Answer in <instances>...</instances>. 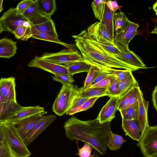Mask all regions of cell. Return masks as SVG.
I'll list each match as a JSON object with an SVG mask.
<instances>
[{"label":"cell","mask_w":157,"mask_h":157,"mask_svg":"<svg viewBox=\"0 0 157 157\" xmlns=\"http://www.w3.org/2000/svg\"><path fill=\"white\" fill-rule=\"evenodd\" d=\"M111 121L101 123L97 118L83 121L72 116L64 123L67 137L71 141L81 140L90 144L94 150L93 154L104 155L111 130Z\"/></svg>","instance_id":"6da1fadb"},{"label":"cell","mask_w":157,"mask_h":157,"mask_svg":"<svg viewBox=\"0 0 157 157\" xmlns=\"http://www.w3.org/2000/svg\"><path fill=\"white\" fill-rule=\"evenodd\" d=\"M76 46L82 59L87 64L99 69L106 68L130 70L138 69L109 54L96 44L88 34L82 30L78 35H73Z\"/></svg>","instance_id":"7a4b0ae2"},{"label":"cell","mask_w":157,"mask_h":157,"mask_svg":"<svg viewBox=\"0 0 157 157\" xmlns=\"http://www.w3.org/2000/svg\"><path fill=\"white\" fill-rule=\"evenodd\" d=\"M4 142L13 157H29L31 153L24 140L11 123L3 121Z\"/></svg>","instance_id":"3957f363"},{"label":"cell","mask_w":157,"mask_h":157,"mask_svg":"<svg viewBox=\"0 0 157 157\" xmlns=\"http://www.w3.org/2000/svg\"><path fill=\"white\" fill-rule=\"evenodd\" d=\"M80 88L73 84H63L53 104V112L62 116L70 109L74 99L78 95Z\"/></svg>","instance_id":"277c9868"},{"label":"cell","mask_w":157,"mask_h":157,"mask_svg":"<svg viewBox=\"0 0 157 157\" xmlns=\"http://www.w3.org/2000/svg\"><path fill=\"white\" fill-rule=\"evenodd\" d=\"M40 57L47 61L58 64L68 65L84 61L80 53L75 48L62 49L57 52L45 53Z\"/></svg>","instance_id":"5b68a950"},{"label":"cell","mask_w":157,"mask_h":157,"mask_svg":"<svg viewBox=\"0 0 157 157\" xmlns=\"http://www.w3.org/2000/svg\"><path fill=\"white\" fill-rule=\"evenodd\" d=\"M138 142L144 157H157V126L148 125Z\"/></svg>","instance_id":"8992f818"},{"label":"cell","mask_w":157,"mask_h":157,"mask_svg":"<svg viewBox=\"0 0 157 157\" xmlns=\"http://www.w3.org/2000/svg\"><path fill=\"white\" fill-rule=\"evenodd\" d=\"M0 24L3 31L13 34V32L20 25L31 27V22L22 14L17 15L16 8L11 7L4 12L0 18Z\"/></svg>","instance_id":"52a82bcc"},{"label":"cell","mask_w":157,"mask_h":157,"mask_svg":"<svg viewBox=\"0 0 157 157\" xmlns=\"http://www.w3.org/2000/svg\"><path fill=\"white\" fill-rule=\"evenodd\" d=\"M29 67H36L52 73L70 75L67 67L64 65L55 63L36 56L28 64Z\"/></svg>","instance_id":"ba28073f"},{"label":"cell","mask_w":157,"mask_h":157,"mask_svg":"<svg viewBox=\"0 0 157 157\" xmlns=\"http://www.w3.org/2000/svg\"><path fill=\"white\" fill-rule=\"evenodd\" d=\"M44 114L38 113L10 123L12 124L24 141L29 132L43 118Z\"/></svg>","instance_id":"9c48e42d"},{"label":"cell","mask_w":157,"mask_h":157,"mask_svg":"<svg viewBox=\"0 0 157 157\" xmlns=\"http://www.w3.org/2000/svg\"><path fill=\"white\" fill-rule=\"evenodd\" d=\"M56 119V116L54 114L44 115L27 134L24 140L26 145L28 146Z\"/></svg>","instance_id":"30bf717a"},{"label":"cell","mask_w":157,"mask_h":157,"mask_svg":"<svg viewBox=\"0 0 157 157\" xmlns=\"http://www.w3.org/2000/svg\"><path fill=\"white\" fill-rule=\"evenodd\" d=\"M47 113L43 107L39 105L22 106L19 109L10 115L4 121L12 122L38 113H44L45 114Z\"/></svg>","instance_id":"8fae6325"},{"label":"cell","mask_w":157,"mask_h":157,"mask_svg":"<svg viewBox=\"0 0 157 157\" xmlns=\"http://www.w3.org/2000/svg\"><path fill=\"white\" fill-rule=\"evenodd\" d=\"M118 97H112L100 110L97 118L101 123L111 121L117 110Z\"/></svg>","instance_id":"7c38bea8"},{"label":"cell","mask_w":157,"mask_h":157,"mask_svg":"<svg viewBox=\"0 0 157 157\" xmlns=\"http://www.w3.org/2000/svg\"><path fill=\"white\" fill-rule=\"evenodd\" d=\"M15 78L0 79V94L8 101L17 102L15 90Z\"/></svg>","instance_id":"4fadbf2b"},{"label":"cell","mask_w":157,"mask_h":157,"mask_svg":"<svg viewBox=\"0 0 157 157\" xmlns=\"http://www.w3.org/2000/svg\"><path fill=\"white\" fill-rule=\"evenodd\" d=\"M138 102L139 105V113L138 121L140 127L141 137L148 124L147 111L148 102L145 100L143 93L140 89L138 93Z\"/></svg>","instance_id":"5bb4252c"},{"label":"cell","mask_w":157,"mask_h":157,"mask_svg":"<svg viewBox=\"0 0 157 157\" xmlns=\"http://www.w3.org/2000/svg\"><path fill=\"white\" fill-rule=\"evenodd\" d=\"M37 1V0H34L22 14L31 22L32 25L41 24L49 18L40 12L38 8Z\"/></svg>","instance_id":"9a60e30c"},{"label":"cell","mask_w":157,"mask_h":157,"mask_svg":"<svg viewBox=\"0 0 157 157\" xmlns=\"http://www.w3.org/2000/svg\"><path fill=\"white\" fill-rule=\"evenodd\" d=\"M122 127L126 135L134 140L139 141L140 140V127L138 120L122 119Z\"/></svg>","instance_id":"2e32d148"},{"label":"cell","mask_w":157,"mask_h":157,"mask_svg":"<svg viewBox=\"0 0 157 157\" xmlns=\"http://www.w3.org/2000/svg\"><path fill=\"white\" fill-rule=\"evenodd\" d=\"M137 34L138 33L133 34L123 32L116 34L113 39L114 44L122 53L129 51V43Z\"/></svg>","instance_id":"e0dca14e"},{"label":"cell","mask_w":157,"mask_h":157,"mask_svg":"<svg viewBox=\"0 0 157 157\" xmlns=\"http://www.w3.org/2000/svg\"><path fill=\"white\" fill-rule=\"evenodd\" d=\"M17 42L6 38L0 39V57L9 58L16 53Z\"/></svg>","instance_id":"ac0fdd59"},{"label":"cell","mask_w":157,"mask_h":157,"mask_svg":"<svg viewBox=\"0 0 157 157\" xmlns=\"http://www.w3.org/2000/svg\"><path fill=\"white\" fill-rule=\"evenodd\" d=\"M119 59L138 69L147 68L140 58L132 51L122 53Z\"/></svg>","instance_id":"d6986e66"},{"label":"cell","mask_w":157,"mask_h":157,"mask_svg":"<svg viewBox=\"0 0 157 157\" xmlns=\"http://www.w3.org/2000/svg\"><path fill=\"white\" fill-rule=\"evenodd\" d=\"M117 85L119 93L118 98L122 97L130 90L139 86L138 83L132 73L125 79L121 81L118 80Z\"/></svg>","instance_id":"ffe728a7"},{"label":"cell","mask_w":157,"mask_h":157,"mask_svg":"<svg viewBox=\"0 0 157 157\" xmlns=\"http://www.w3.org/2000/svg\"><path fill=\"white\" fill-rule=\"evenodd\" d=\"M113 19L115 21L114 28L116 34L123 32L132 22L128 18L123 12L121 11L115 13Z\"/></svg>","instance_id":"44dd1931"},{"label":"cell","mask_w":157,"mask_h":157,"mask_svg":"<svg viewBox=\"0 0 157 157\" xmlns=\"http://www.w3.org/2000/svg\"><path fill=\"white\" fill-rule=\"evenodd\" d=\"M32 33V37L39 40L47 41L54 42L62 45L67 48H75V45L74 44H70L63 42L59 39L51 36L44 32L39 31L31 26Z\"/></svg>","instance_id":"7402d4cb"},{"label":"cell","mask_w":157,"mask_h":157,"mask_svg":"<svg viewBox=\"0 0 157 157\" xmlns=\"http://www.w3.org/2000/svg\"><path fill=\"white\" fill-rule=\"evenodd\" d=\"M115 13L109 9L105 4L101 20L100 22L103 25L112 37L114 39L113 15Z\"/></svg>","instance_id":"603a6c76"},{"label":"cell","mask_w":157,"mask_h":157,"mask_svg":"<svg viewBox=\"0 0 157 157\" xmlns=\"http://www.w3.org/2000/svg\"><path fill=\"white\" fill-rule=\"evenodd\" d=\"M109 95L107 90L104 88L94 87L82 90V87H81L78 96L88 98L94 97L100 98L106 96H109Z\"/></svg>","instance_id":"cb8c5ba5"},{"label":"cell","mask_w":157,"mask_h":157,"mask_svg":"<svg viewBox=\"0 0 157 157\" xmlns=\"http://www.w3.org/2000/svg\"><path fill=\"white\" fill-rule=\"evenodd\" d=\"M37 5L40 12L44 15L50 18L53 14L56 9L55 0H37Z\"/></svg>","instance_id":"d4e9b609"},{"label":"cell","mask_w":157,"mask_h":157,"mask_svg":"<svg viewBox=\"0 0 157 157\" xmlns=\"http://www.w3.org/2000/svg\"><path fill=\"white\" fill-rule=\"evenodd\" d=\"M38 31L44 32L54 38L58 39L55 23L51 18L41 24L32 25Z\"/></svg>","instance_id":"484cf974"},{"label":"cell","mask_w":157,"mask_h":157,"mask_svg":"<svg viewBox=\"0 0 157 157\" xmlns=\"http://www.w3.org/2000/svg\"><path fill=\"white\" fill-rule=\"evenodd\" d=\"M21 106L17 102L8 101L0 103V121H4L10 115Z\"/></svg>","instance_id":"4316f807"},{"label":"cell","mask_w":157,"mask_h":157,"mask_svg":"<svg viewBox=\"0 0 157 157\" xmlns=\"http://www.w3.org/2000/svg\"><path fill=\"white\" fill-rule=\"evenodd\" d=\"M64 65L67 67L69 74L71 76L81 72H88L91 66L84 61Z\"/></svg>","instance_id":"83f0119b"},{"label":"cell","mask_w":157,"mask_h":157,"mask_svg":"<svg viewBox=\"0 0 157 157\" xmlns=\"http://www.w3.org/2000/svg\"><path fill=\"white\" fill-rule=\"evenodd\" d=\"M122 119L126 120H138L139 113L138 102L135 105L127 108L119 110Z\"/></svg>","instance_id":"f1b7e54d"},{"label":"cell","mask_w":157,"mask_h":157,"mask_svg":"<svg viewBox=\"0 0 157 157\" xmlns=\"http://www.w3.org/2000/svg\"><path fill=\"white\" fill-rule=\"evenodd\" d=\"M31 27L19 26L13 32V34L17 39L27 40L32 36Z\"/></svg>","instance_id":"f546056e"},{"label":"cell","mask_w":157,"mask_h":157,"mask_svg":"<svg viewBox=\"0 0 157 157\" xmlns=\"http://www.w3.org/2000/svg\"><path fill=\"white\" fill-rule=\"evenodd\" d=\"M140 87L136 86L130 90L121 98H118L117 110L123 109L130 99L139 92Z\"/></svg>","instance_id":"4dcf8cb0"},{"label":"cell","mask_w":157,"mask_h":157,"mask_svg":"<svg viewBox=\"0 0 157 157\" xmlns=\"http://www.w3.org/2000/svg\"><path fill=\"white\" fill-rule=\"evenodd\" d=\"M106 0H94L93 1L91 4L95 17L100 21L101 20L104 13L105 2Z\"/></svg>","instance_id":"1f68e13d"},{"label":"cell","mask_w":157,"mask_h":157,"mask_svg":"<svg viewBox=\"0 0 157 157\" xmlns=\"http://www.w3.org/2000/svg\"><path fill=\"white\" fill-rule=\"evenodd\" d=\"M99 98L98 97L90 98L81 105L70 109L66 114L71 115L79 112L86 110L93 106Z\"/></svg>","instance_id":"d6a6232c"},{"label":"cell","mask_w":157,"mask_h":157,"mask_svg":"<svg viewBox=\"0 0 157 157\" xmlns=\"http://www.w3.org/2000/svg\"><path fill=\"white\" fill-rule=\"evenodd\" d=\"M102 70L91 66L85 80L82 90L88 88L92 82L102 72Z\"/></svg>","instance_id":"836d02e7"},{"label":"cell","mask_w":157,"mask_h":157,"mask_svg":"<svg viewBox=\"0 0 157 157\" xmlns=\"http://www.w3.org/2000/svg\"><path fill=\"white\" fill-rule=\"evenodd\" d=\"M101 69L105 72L114 75L116 79L119 81L125 79L132 73V71L129 69L121 70L109 68Z\"/></svg>","instance_id":"e575fe53"},{"label":"cell","mask_w":157,"mask_h":157,"mask_svg":"<svg viewBox=\"0 0 157 157\" xmlns=\"http://www.w3.org/2000/svg\"><path fill=\"white\" fill-rule=\"evenodd\" d=\"M97 32L104 38L114 44L113 38L106 30L105 26L100 22H96L91 24Z\"/></svg>","instance_id":"d590c367"},{"label":"cell","mask_w":157,"mask_h":157,"mask_svg":"<svg viewBox=\"0 0 157 157\" xmlns=\"http://www.w3.org/2000/svg\"><path fill=\"white\" fill-rule=\"evenodd\" d=\"M116 79V77L114 75L110 74L107 77L98 83L90 87V88L99 87L104 88L107 90L110 86Z\"/></svg>","instance_id":"8d00e7d4"},{"label":"cell","mask_w":157,"mask_h":157,"mask_svg":"<svg viewBox=\"0 0 157 157\" xmlns=\"http://www.w3.org/2000/svg\"><path fill=\"white\" fill-rule=\"evenodd\" d=\"M52 79L63 84H72L75 80L72 76L64 74H56L52 76Z\"/></svg>","instance_id":"74e56055"},{"label":"cell","mask_w":157,"mask_h":157,"mask_svg":"<svg viewBox=\"0 0 157 157\" xmlns=\"http://www.w3.org/2000/svg\"><path fill=\"white\" fill-rule=\"evenodd\" d=\"M92 149V146L90 144L85 142L82 148L78 147V153L76 155L80 157H91Z\"/></svg>","instance_id":"f35d334b"},{"label":"cell","mask_w":157,"mask_h":157,"mask_svg":"<svg viewBox=\"0 0 157 157\" xmlns=\"http://www.w3.org/2000/svg\"><path fill=\"white\" fill-rule=\"evenodd\" d=\"M122 142L114 139L110 134L109 136L107 147L111 150L116 151L120 149L123 144Z\"/></svg>","instance_id":"ab89813d"},{"label":"cell","mask_w":157,"mask_h":157,"mask_svg":"<svg viewBox=\"0 0 157 157\" xmlns=\"http://www.w3.org/2000/svg\"><path fill=\"white\" fill-rule=\"evenodd\" d=\"M34 1L33 0L21 1L18 4L15 8L16 14L17 15L22 14Z\"/></svg>","instance_id":"60d3db41"},{"label":"cell","mask_w":157,"mask_h":157,"mask_svg":"<svg viewBox=\"0 0 157 157\" xmlns=\"http://www.w3.org/2000/svg\"><path fill=\"white\" fill-rule=\"evenodd\" d=\"M118 80L116 79L110 86L107 89L109 93V97H119V93L118 87Z\"/></svg>","instance_id":"b9f144b4"},{"label":"cell","mask_w":157,"mask_h":157,"mask_svg":"<svg viewBox=\"0 0 157 157\" xmlns=\"http://www.w3.org/2000/svg\"><path fill=\"white\" fill-rule=\"evenodd\" d=\"M0 157H13L5 142L0 143Z\"/></svg>","instance_id":"7bdbcfd3"},{"label":"cell","mask_w":157,"mask_h":157,"mask_svg":"<svg viewBox=\"0 0 157 157\" xmlns=\"http://www.w3.org/2000/svg\"><path fill=\"white\" fill-rule=\"evenodd\" d=\"M90 98L78 96L74 100L70 109L81 105Z\"/></svg>","instance_id":"ee69618b"},{"label":"cell","mask_w":157,"mask_h":157,"mask_svg":"<svg viewBox=\"0 0 157 157\" xmlns=\"http://www.w3.org/2000/svg\"><path fill=\"white\" fill-rule=\"evenodd\" d=\"M105 4L109 9L114 13H115L117 10H120L121 8L116 1L106 0Z\"/></svg>","instance_id":"f6af8a7d"},{"label":"cell","mask_w":157,"mask_h":157,"mask_svg":"<svg viewBox=\"0 0 157 157\" xmlns=\"http://www.w3.org/2000/svg\"><path fill=\"white\" fill-rule=\"evenodd\" d=\"M139 25L135 23L132 22L123 32L128 33H138L137 29Z\"/></svg>","instance_id":"bcb514c9"},{"label":"cell","mask_w":157,"mask_h":157,"mask_svg":"<svg viewBox=\"0 0 157 157\" xmlns=\"http://www.w3.org/2000/svg\"><path fill=\"white\" fill-rule=\"evenodd\" d=\"M102 70V69H101ZM110 74L105 72L102 70V72L98 75L96 79L92 82L89 88L98 83L101 80L108 76Z\"/></svg>","instance_id":"7dc6e473"},{"label":"cell","mask_w":157,"mask_h":157,"mask_svg":"<svg viewBox=\"0 0 157 157\" xmlns=\"http://www.w3.org/2000/svg\"><path fill=\"white\" fill-rule=\"evenodd\" d=\"M139 92L130 99L123 109L131 107L135 105L138 102V98Z\"/></svg>","instance_id":"c3c4849f"},{"label":"cell","mask_w":157,"mask_h":157,"mask_svg":"<svg viewBox=\"0 0 157 157\" xmlns=\"http://www.w3.org/2000/svg\"><path fill=\"white\" fill-rule=\"evenodd\" d=\"M157 86H156L152 92V100L153 102L154 108L157 111Z\"/></svg>","instance_id":"681fc988"},{"label":"cell","mask_w":157,"mask_h":157,"mask_svg":"<svg viewBox=\"0 0 157 157\" xmlns=\"http://www.w3.org/2000/svg\"><path fill=\"white\" fill-rule=\"evenodd\" d=\"M5 141V135L3 121H0V143Z\"/></svg>","instance_id":"f907efd6"},{"label":"cell","mask_w":157,"mask_h":157,"mask_svg":"<svg viewBox=\"0 0 157 157\" xmlns=\"http://www.w3.org/2000/svg\"><path fill=\"white\" fill-rule=\"evenodd\" d=\"M110 134L114 139L122 142L123 143L126 141V140L123 139V137L120 135L114 134L112 132H110Z\"/></svg>","instance_id":"816d5d0a"},{"label":"cell","mask_w":157,"mask_h":157,"mask_svg":"<svg viewBox=\"0 0 157 157\" xmlns=\"http://www.w3.org/2000/svg\"><path fill=\"white\" fill-rule=\"evenodd\" d=\"M8 101L0 94V103H4Z\"/></svg>","instance_id":"f5cc1de1"},{"label":"cell","mask_w":157,"mask_h":157,"mask_svg":"<svg viewBox=\"0 0 157 157\" xmlns=\"http://www.w3.org/2000/svg\"><path fill=\"white\" fill-rule=\"evenodd\" d=\"M157 2H156L153 5V9L156 15H157Z\"/></svg>","instance_id":"db71d44e"},{"label":"cell","mask_w":157,"mask_h":157,"mask_svg":"<svg viewBox=\"0 0 157 157\" xmlns=\"http://www.w3.org/2000/svg\"><path fill=\"white\" fill-rule=\"evenodd\" d=\"M3 2V0H0V13L3 9L2 7Z\"/></svg>","instance_id":"11a10c76"},{"label":"cell","mask_w":157,"mask_h":157,"mask_svg":"<svg viewBox=\"0 0 157 157\" xmlns=\"http://www.w3.org/2000/svg\"><path fill=\"white\" fill-rule=\"evenodd\" d=\"M151 33L157 34V27L155 26V29Z\"/></svg>","instance_id":"9f6ffc18"},{"label":"cell","mask_w":157,"mask_h":157,"mask_svg":"<svg viewBox=\"0 0 157 157\" xmlns=\"http://www.w3.org/2000/svg\"><path fill=\"white\" fill-rule=\"evenodd\" d=\"M3 31V30L2 27L1 25L0 24V34Z\"/></svg>","instance_id":"6f0895ef"}]
</instances>
